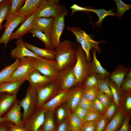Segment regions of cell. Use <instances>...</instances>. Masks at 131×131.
Returning <instances> with one entry per match:
<instances>
[{"label":"cell","instance_id":"obj_41","mask_svg":"<svg viewBox=\"0 0 131 131\" xmlns=\"http://www.w3.org/2000/svg\"><path fill=\"white\" fill-rule=\"evenodd\" d=\"M101 115L93 110H88L83 121V123L88 121L98 120L102 117Z\"/></svg>","mask_w":131,"mask_h":131},{"label":"cell","instance_id":"obj_15","mask_svg":"<svg viewBox=\"0 0 131 131\" xmlns=\"http://www.w3.org/2000/svg\"><path fill=\"white\" fill-rule=\"evenodd\" d=\"M21 107L17 99L10 109L3 116L6 121L13 123L19 126L23 127L24 123L22 120Z\"/></svg>","mask_w":131,"mask_h":131},{"label":"cell","instance_id":"obj_50","mask_svg":"<svg viewBox=\"0 0 131 131\" xmlns=\"http://www.w3.org/2000/svg\"><path fill=\"white\" fill-rule=\"evenodd\" d=\"M124 105L126 110L128 111L131 109V96L130 92L126 94L125 96Z\"/></svg>","mask_w":131,"mask_h":131},{"label":"cell","instance_id":"obj_52","mask_svg":"<svg viewBox=\"0 0 131 131\" xmlns=\"http://www.w3.org/2000/svg\"><path fill=\"white\" fill-rule=\"evenodd\" d=\"M8 131H27L24 127L18 126L9 122Z\"/></svg>","mask_w":131,"mask_h":131},{"label":"cell","instance_id":"obj_28","mask_svg":"<svg viewBox=\"0 0 131 131\" xmlns=\"http://www.w3.org/2000/svg\"><path fill=\"white\" fill-rule=\"evenodd\" d=\"M34 35L44 43L46 49L54 50L50 37L41 31L35 29H32L29 32Z\"/></svg>","mask_w":131,"mask_h":131},{"label":"cell","instance_id":"obj_16","mask_svg":"<svg viewBox=\"0 0 131 131\" xmlns=\"http://www.w3.org/2000/svg\"><path fill=\"white\" fill-rule=\"evenodd\" d=\"M54 19V17H52L34 18L31 29H35L39 30L50 37Z\"/></svg>","mask_w":131,"mask_h":131},{"label":"cell","instance_id":"obj_3","mask_svg":"<svg viewBox=\"0 0 131 131\" xmlns=\"http://www.w3.org/2000/svg\"><path fill=\"white\" fill-rule=\"evenodd\" d=\"M73 70L78 84L80 86L82 85L87 77L92 73L85 53L81 46H77L76 61Z\"/></svg>","mask_w":131,"mask_h":131},{"label":"cell","instance_id":"obj_21","mask_svg":"<svg viewBox=\"0 0 131 131\" xmlns=\"http://www.w3.org/2000/svg\"><path fill=\"white\" fill-rule=\"evenodd\" d=\"M83 94V88L82 86L72 89L67 98V104L72 111L78 106Z\"/></svg>","mask_w":131,"mask_h":131},{"label":"cell","instance_id":"obj_12","mask_svg":"<svg viewBox=\"0 0 131 131\" xmlns=\"http://www.w3.org/2000/svg\"><path fill=\"white\" fill-rule=\"evenodd\" d=\"M47 111L38 108L23 122V127L27 131H39L43 125Z\"/></svg>","mask_w":131,"mask_h":131},{"label":"cell","instance_id":"obj_8","mask_svg":"<svg viewBox=\"0 0 131 131\" xmlns=\"http://www.w3.org/2000/svg\"><path fill=\"white\" fill-rule=\"evenodd\" d=\"M74 66L68 67L59 72L56 80L61 90H69L78 84L74 71Z\"/></svg>","mask_w":131,"mask_h":131},{"label":"cell","instance_id":"obj_37","mask_svg":"<svg viewBox=\"0 0 131 131\" xmlns=\"http://www.w3.org/2000/svg\"><path fill=\"white\" fill-rule=\"evenodd\" d=\"M107 78L101 79L97 87L99 90L111 99H113L112 93L107 82Z\"/></svg>","mask_w":131,"mask_h":131},{"label":"cell","instance_id":"obj_46","mask_svg":"<svg viewBox=\"0 0 131 131\" xmlns=\"http://www.w3.org/2000/svg\"><path fill=\"white\" fill-rule=\"evenodd\" d=\"M68 118H67L59 123L57 131H71Z\"/></svg>","mask_w":131,"mask_h":131},{"label":"cell","instance_id":"obj_40","mask_svg":"<svg viewBox=\"0 0 131 131\" xmlns=\"http://www.w3.org/2000/svg\"><path fill=\"white\" fill-rule=\"evenodd\" d=\"M96 96L106 110L111 103L112 99L99 90L97 93Z\"/></svg>","mask_w":131,"mask_h":131},{"label":"cell","instance_id":"obj_10","mask_svg":"<svg viewBox=\"0 0 131 131\" xmlns=\"http://www.w3.org/2000/svg\"><path fill=\"white\" fill-rule=\"evenodd\" d=\"M61 90L56 80L37 90V106L40 108L42 105L57 94Z\"/></svg>","mask_w":131,"mask_h":131},{"label":"cell","instance_id":"obj_29","mask_svg":"<svg viewBox=\"0 0 131 131\" xmlns=\"http://www.w3.org/2000/svg\"><path fill=\"white\" fill-rule=\"evenodd\" d=\"M54 110L47 111L46 113L44 121L41 128L43 131H52L55 130L53 117Z\"/></svg>","mask_w":131,"mask_h":131},{"label":"cell","instance_id":"obj_44","mask_svg":"<svg viewBox=\"0 0 131 131\" xmlns=\"http://www.w3.org/2000/svg\"><path fill=\"white\" fill-rule=\"evenodd\" d=\"M108 123V120L102 116L98 120L95 131H104Z\"/></svg>","mask_w":131,"mask_h":131},{"label":"cell","instance_id":"obj_9","mask_svg":"<svg viewBox=\"0 0 131 131\" xmlns=\"http://www.w3.org/2000/svg\"><path fill=\"white\" fill-rule=\"evenodd\" d=\"M68 10L65 8L59 15L54 18L50 38L54 49L60 43V38L65 28V19L68 14Z\"/></svg>","mask_w":131,"mask_h":131},{"label":"cell","instance_id":"obj_48","mask_svg":"<svg viewBox=\"0 0 131 131\" xmlns=\"http://www.w3.org/2000/svg\"><path fill=\"white\" fill-rule=\"evenodd\" d=\"M72 10L70 16H71L75 12L77 11H82L85 12H91V8L88 7H83L74 4L70 7Z\"/></svg>","mask_w":131,"mask_h":131},{"label":"cell","instance_id":"obj_19","mask_svg":"<svg viewBox=\"0 0 131 131\" xmlns=\"http://www.w3.org/2000/svg\"><path fill=\"white\" fill-rule=\"evenodd\" d=\"M43 0H25L24 5L14 14L20 16L26 17L34 13Z\"/></svg>","mask_w":131,"mask_h":131},{"label":"cell","instance_id":"obj_34","mask_svg":"<svg viewBox=\"0 0 131 131\" xmlns=\"http://www.w3.org/2000/svg\"><path fill=\"white\" fill-rule=\"evenodd\" d=\"M71 110L67 104L62 105L57 110V121L60 123L66 119L68 118L72 114Z\"/></svg>","mask_w":131,"mask_h":131},{"label":"cell","instance_id":"obj_5","mask_svg":"<svg viewBox=\"0 0 131 131\" xmlns=\"http://www.w3.org/2000/svg\"><path fill=\"white\" fill-rule=\"evenodd\" d=\"M65 7L58 0H44L34 13V18L55 17L60 14Z\"/></svg>","mask_w":131,"mask_h":131},{"label":"cell","instance_id":"obj_58","mask_svg":"<svg viewBox=\"0 0 131 131\" xmlns=\"http://www.w3.org/2000/svg\"><path fill=\"white\" fill-rule=\"evenodd\" d=\"M4 0H0V4L4 1Z\"/></svg>","mask_w":131,"mask_h":131},{"label":"cell","instance_id":"obj_59","mask_svg":"<svg viewBox=\"0 0 131 131\" xmlns=\"http://www.w3.org/2000/svg\"><path fill=\"white\" fill-rule=\"evenodd\" d=\"M39 131H43L42 130L41 128Z\"/></svg>","mask_w":131,"mask_h":131},{"label":"cell","instance_id":"obj_39","mask_svg":"<svg viewBox=\"0 0 131 131\" xmlns=\"http://www.w3.org/2000/svg\"><path fill=\"white\" fill-rule=\"evenodd\" d=\"M25 0H10L11 5L8 15L15 13L22 7Z\"/></svg>","mask_w":131,"mask_h":131},{"label":"cell","instance_id":"obj_56","mask_svg":"<svg viewBox=\"0 0 131 131\" xmlns=\"http://www.w3.org/2000/svg\"><path fill=\"white\" fill-rule=\"evenodd\" d=\"M125 77L131 78V69L127 73Z\"/></svg>","mask_w":131,"mask_h":131},{"label":"cell","instance_id":"obj_11","mask_svg":"<svg viewBox=\"0 0 131 131\" xmlns=\"http://www.w3.org/2000/svg\"><path fill=\"white\" fill-rule=\"evenodd\" d=\"M35 69L42 74L50 77H56L59 72L58 66L55 60L43 58L36 59Z\"/></svg>","mask_w":131,"mask_h":131},{"label":"cell","instance_id":"obj_61","mask_svg":"<svg viewBox=\"0 0 131 131\" xmlns=\"http://www.w3.org/2000/svg\"><path fill=\"white\" fill-rule=\"evenodd\" d=\"M55 131V130H53V131Z\"/></svg>","mask_w":131,"mask_h":131},{"label":"cell","instance_id":"obj_38","mask_svg":"<svg viewBox=\"0 0 131 131\" xmlns=\"http://www.w3.org/2000/svg\"><path fill=\"white\" fill-rule=\"evenodd\" d=\"M98 90L97 86L83 88V94L87 98L91 101L96 96Z\"/></svg>","mask_w":131,"mask_h":131},{"label":"cell","instance_id":"obj_17","mask_svg":"<svg viewBox=\"0 0 131 131\" xmlns=\"http://www.w3.org/2000/svg\"><path fill=\"white\" fill-rule=\"evenodd\" d=\"M72 89L60 90L57 94L42 105L40 108L47 111L54 110L55 108L66 101Z\"/></svg>","mask_w":131,"mask_h":131},{"label":"cell","instance_id":"obj_1","mask_svg":"<svg viewBox=\"0 0 131 131\" xmlns=\"http://www.w3.org/2000/svg\"><path fill=\"white\" fill-rule=\"evenodd\" d=\"M77 47L75 43L66 40L61 42L54 49L55 60L59 72L74 65L76 61Z\"/></svg>","mask_w":131,"mask_h":131},{"label":"cell","instance_id":"obj_32","mask_svg":"<svg viewBox=\"0 0 131 131\" xmlns=\"http://www.w3.org/2000/svg\"><path fill=\"white\" fill-rule=\"evenodd\" d=\"M11 5L10 0H4L0 4V31L2 28V23L6 20Z\"/></svg>","mask_w":131,"mask_h":131},{"label":"cell","instance_id":"obj_24","mask_svg":"<svg viewBox=\"0 0 131 131\" xmlns=\"http://www.w3.org/2000/svg\"><path fill=\"white\" fill-rule=\"evenodd\" d=\"M24 43L26 48L37 55L44 58L55 59L54 50H49L39 48L26 42H24Z\"/></svg>","mask_w":131,"mask_h":131},{"label":"cell","instance_id":"obj_35","mask_svg":"<svg viewBox=\"0 0 131 131\" xmlns=\"http://www.w3.org/2000/svg\"><path fill=\"white\" fill-rule=\"evenodd\" d=\"M115 1L117 8L116 16L119 19H121L124 13L131 8V5L125 4L121 0H115Z\"/></svg>","mask_w":131,"mask_h":131},{"label":"cell","instance_id":"obj_26","mask_svg":"<svg viewBox=\"0 0 131 131\" xmlns=\"http://www.w3.org/2000/svg\"><path fill=\"white\" fill-rule=\"evenodd\" d=\"M124 116L123 110L120 108L108 123L104 131H117L123 123Z\"/></svg>","mask_w":131,"mask_h":131},{"label":"cell","instance_id":"obj_53","mask_svg":"<svg viewBox=\"0 0 131 131\" xmlns=\"http://www.w3.org/2000/svg\"><path fill=\"white\" fill-rule=\"evenodd\" d=\"M9 122L5 121L0 124V131H8Z\"/></svg>","mask_w":131,"mask_h":131},{"label":"cell","instance_id":"obj_25","mask_svg":"<svg viewBox=\"0 0 131 131\" xmlns=\"http://www.w3.org/2000/svg\"><path fill=\"white\" fill-rule=\"evenodd\" d=\"M25 81L21 80L0 83V93L7 92L11 94L17 93L21 86Z\"/></svg>","mask_w":131,"mask_h":131},{"label":"cell","instance_id":"obj_47","mask_svg":"<svg viewBox=\"0 0 131 131\" xmlns=\"http://www.w3.org/2000/svg\"><path fill=\"white\" fill-rule=\"evenodd\" d=\"M88 110L78 106L73 111V113L82 121Z\"/></svg>","mask_w":131,"mask_h":131},{"label":"cell","instance_id":"obj_60","mask_svg":"<svg viewBox=\"0 0 131 131\" xmlns=\"http://www.w3.org/2000/svg\"><path fill=\"white\" fill-rule=\"evenodd\" d=\"M71 131H74V130H72Z\"/></svg>","mask_w":131,"mask_h":131},{"label":"cell","instance_id":"obj_30","mask_svg":"<svg viewBox=\"0 0 131 131\" xmlns=\"http://www.w3.org/2000/svg\"><path fill=\"white\" fill-rule=\"evenodd\" d=\"M102 79L97 74L92 73L87 77L81 86L83 88L97 86Z\"/></svg>","mask_w":131,"mask_h":131},{"label":"cell","instance_id":"obj_51","mask_svg":"<svg viewBox=\"0 0 131 131\" xmlns=\"http://www.w3.org/2000/svg\"><path fill=\"white\" fill-rule=\"evenodd\" d=\"M129 119L126 117L123 121L122 124L118 131H130L129 126Z\"/></svg>","mask_w":131,"mask_h":131},{"label":"cell","instance_id":"obj_33","mask_svg":"<svg viewBox=\"0 0 131 131\" xmlns=\"http://www.w3.org/2000/svg\"><path fill=\"white\" fill-rule=\"evenodd\" d=\"M91 12L95 13L99 17L98 21L96 23L95 25L99 27L101 25L104 19L108 16H116V13L113 12V10L110 9L106 10L102 9H97L91 8Z\"/></svg>","mask_w":131,"mask_h":131},{"label":"cell","instance_id":"obj_36","mask_svg":"<svg viewBox=\"0 0 131 131\" xmlns=\"http://www.w3.org/2000/svg\"><path fill=\"white\" fill-rule=\"evenodd\" d=\"M68 119L72 130L80 131L83 124L81 120L73 113L68 117Z\"/></svg>","mask_w":131,"mask_h":131},{"label":"cell","instance_id":"obj_45","mask_svg":"<svg viewBox=\"0 0 131 131\" xmlns=\"http://www.w3.org/2000/svg\"><path fill=\"white\" fill-rule=\"evenodd\" d=\"M98 121L87 122L83 123L80 131H95Z\"/></svg>","mask_w":131,"mask_h":131},{"label":"cell","instance_id":"obj_27","mask_svg":"<svg viewBox=\"0 0 131 131\" xmlns=\"http://www.w3.org/2000/svg\"><path fill=\"white\" fill-rule=\"evenodd\" d=\"M19 60L20 59H16L14 63L6 66L0 71V83L9 82L12 72L19 64Z\"/></svg>","mask_w":131,"mask_h":131},{"label":"cell","instance_id":"obj_14","mask_svg":"<svg viewBox=\"0 0 131 131\" xmlns=\"http://www.w3.org/2000/svg\"><path fill=\"white\" fill-rule=\"evenodd\" d=\"M24 42L22 38L17 40L16 42V47L11 50L10 53V56L12 58L19 59L26 57L37 59L42 58L26 48Z\"/></svg>","mask_w":131,"mask_h":131},{"label":"cell","instance_id":"obj_42","mask_svg":"<svg viewBox=\"0 0 131 131\" xmlns=\"http://www.w3.org/2000/svg\"><path fill=\"white\" fill-rule=\"evenodd\" d=\"M91 105L94 110L101 114H104L106 109L97 96L91 101Z\"/></svg>","mask_w":131,"mask_h":131},{"label":"cell","instance_id":"obj_23","mask_svg":"<svg viewBox=\"0 0 131 131\" xmlns=\"http://www.w3.org/2000/svg\"><path fill=\"white\" fill-rule=\"evenodd\" d=\"M96 51L94 49L92 51L93 61L90 64L91 71L92 73L97 74L102 79L108 77L110 73L101 66L97 58Z\"/></svg>","mask_w":131,"mask_h":131},{"label":"cell","instance_id":"obj_55","mask_svg":"<svg viewBox=\"0 0 131 131\" xmlns=\"http://www.w3.org/2000/svg\"><path fill=\"white\" fill-rule=\"evenodd\" d=\"M78 106L88 110H93L91 107V105L84 104H80Z\"/></svg>","mask_w":131,"mask_h":131},{"label":"cell","instance_id":"obj_31","mask_svg":"<svg viewBox=\"0 0 131 131\" xmlns=\"http://www.w3.org/2000/svg\"><path fill=\"white\" fill-rule=\"evenodd\" d=\"M107 84L112 91L114 101L118 107L120 105V101L121 96V88L117 87L115 84L110 81L108 77L107 78Z\"/></svg>","mask_w":131,"mask_h":131},{"label":"cell","instance_id":"obj_22","mask_svg":"<svg viewBox=\"0 0 131 131\" xmlns=\"http://www.w3.org/2000/svg\"><path fill=\"white\" fill-rule=\"evenodd\" d=\"M34 13L26 17L25 20L17 30L12 33L10 40L22 38L25 34L29 33L31 29L32 23L34 19Z\"/></svg>","mask_w":131,"mask_h":131},{"label":"cell","instance_id":"obj_4","mask_svg":"<svg viewBox=\"0 0 131 131\" xmlns=\"http://www.w3.org/2000/svg\"><path fill=\"white\" fill-rule=\"evenodd\" d=\"M36 59L29 57L20 59L19 64L12 72L9 82L26 80L31 73L35 69Z\"/></svg>","mask_w":131,"mask_h":131},{"label":"cell","instance_id":"obj_13","mask_svg":"<svg viewBox=\"0 0 131 131\" xmlns=\"http://www.w3.org/2000/svg\"><path fill=\"white\" fill-rule=\"evenodd\" d=\"M57 78V76L50 77L43 75L35 69L31 73L26 80L30 85L37 90L55 81Z\"/></svg>","mask_w":131,"mask_h":131},{"label":"cell","instance_id":"obj_6","mask_svg":"<svg viewBox=\"0 0 131 131\" xmlns=\"http://www.w3.org/2000/svg\"><path fill=\"white\" fill-rule=\"evenodd\" d=\"M19 104L23 110L22 120L24 122L38 108L37 90L29 84L25 97L19 100Z\"/></svg>","mask_w":131,"mask_h":131},{"label":"cell","instance_id":"obj_57","mask_svg":"<svg viewBox=\"0 0 131 131\" xmlns=\"http://www.w3.org/2000/svg\"><path fill=\"white\" fill-rule=\"evenodd\" d=\"M5 121H6L5 118L3 117H0V124Z\"/></svg>","mask_w":131,"mask_h":131},{"label":"cell","instance_id":"obj_18","mask_svg":"<svg viewBox=\"0 0 131 131\" xmlns=\"http://www.w3.org/2000/svg\"><path fill=\"white\" fill-rule=\"evenodd\" d=\"M17 93L11 94L7 92L0 93V117L3 116L17 100Z\"/></svg>","mask_w":131,"mask_h":131},{"label":"cell","instance_id":"obj_7","mask_svg":"<svg viewBox=\"0 0 131 131\" xmlns=\"http://www.w3.org/2000/svg\"><path fill=\"white\" fill-rule=\"evenodd\" d=\"M26 17L21 16L13 14L8 15L6 20V22L3 25L5 28L4 32L0 37V45L4 44V49L5 50L7 44L10 40L11 35L14 30L20 24L26 19Z\"/></svg>","mask_w":131,"mask_h":131},{"label":"cell","instance_id":"obj_20","mask_svg":"<svg viewBox=\"0 0 131 131\" xmlns=\"http://www.w3.org/2000/svg\"><path fill=\"white\" fill-rule=\"evenodd\" d=\"M131 69L130 67H126L123 65H120L110 74L109 77L112 82L118 88H121L122 83L126 74Z\"/></svg>","mask_w":131,"mask_h":131},{"label":"cell","instance_id":"obj_2","mask_svg":"<svg viewBox=\"0 0 131 131\" xmlns=\"http://www.w3.org/2000/svg\"><path fill=\"white\" fill-rule=\"evenodd\" d=\"M66 29L74 34L76 41L80 44L85 53L88 62L90 64L91 59L90 50L93 48L96 51L100 53L101 49L99 47L98 44L100 42L94 41L80 27L68 26Z\"/></svg>","mask_w":131,"mask_h":131},{"label":"cell","instance_id":"obj_43","mask_svg":"<svg viewBox=\"0 0 131 131\" xmlns=\"http://www.w3.org/2000/svg\"><path fill=\"white\" fill-rule=\"evenodd\" d=\"M117 107L113 101L106 109L103 116L108 120L110 119L116 113Z\"/></svg>","mask_w":131,"mask_h":131},{"label":"cell","instance_id":"obj_49","mask_svg":"<svg viewBox=\"0 0 131 131\" xmlns=\"http://www.w3.org/2000/svg\"><path fill=\"white\" fill-rule=\"evenodd\" d=\"M121 88L124 91L130 92L131 90V78L125 77L122 83Z\"/></svg>","mask_w":131,"mask_h":131},{"label":"cell","instance_id":"obj_54","mask_svg":"<svg viewBox=\"0 0 131 131\" xmlns=\"http://www.w3.org/2000/svg\"><path fill=\"white\" fill-rule=\"evenodd\" d=\"M80 104H84L91 105V101L87 98L83 94L81 98Z\"/></svg>","mask_w":131,"mask_h":131}]
</instances>
